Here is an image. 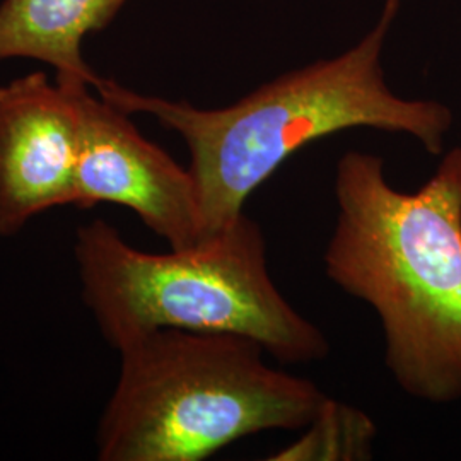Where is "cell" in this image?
Segmentation results:
<instances>
[{
	"instance_id": "obj_2",
	"label": "cell",
	"mask_w": 461,
	"mask_h": 461,
	"mask_svg": "<svg viewBox=\"0 0 461 461\" xmlns=\"http://www.w3.org/2000/svg\"><path fill=\"white\" fill-rule=\"evenodd\" d=\"M402 0H384L378 23L344 53L285 72L222 108L149 96L112 79L95 91L129 115L156 118L190 152L205 238L245 214V203L299 149L348 129L413 137L432 156L445 152L453 112L434 99L395 95L384 77L383 49Z\"/></svg>"
},
{
	"instance_id": "obj_3",
	"label": "cell",
	"mask_w": 461,
	"mask_h": 461,
	"mask_svg": "<svg viewBox=\"0 0 461 461\" xmlns=\"http://www.w3.org/2000/svg\"><path fill=\"white\" fill-rule=\"evenodd\" d=\"M74 257L84 304L115 350L156 330L238 333L282 364L330 354L325 333L297 313L268 272L267 240L241 214L197 247L149 253L110 222L81 226Z\"/></svg>"
},
{
	"instance_id": "obj_5",
	"label": "cell",
	"mask_w": 461,
	"mask_h": 461,
	"mask_svg": "<svg viewBox=\"0 0 461 461\" xmlns=\"http://www.w3.org/2000/svg\"><path fill=\"white\" fill-rule=\"evenodd\" d=\"M72 84L81 120L74 207L122 205L173 249L197 247L205 240L197 195L188 167L150 142L131 115Z\"/></svg>"
},
{
	"instance_id": "obj_4",
	"label": "cell",
	"mask_w": 461,
	"mask_h": 461,
	"mask_svg": "<svg viewBox=\"0 0 461 461\" xmlns=\"http://www.w3.org/2000/svg\"><path fill=\"white\" fill-rule=\"evenodd\" d=\"M101 461H202L265 430H303L327 395L238 333L156 330L116 350Z\"/></svg>"
},
{
	"instance_id": "obj_7",
	"label": "cell",
	"mask_w": 461,
	"mask_h": 461,
	"mask_svg": "<svg viewBox=\"0 0 461 461\" xmlns=\"http://www.w3.org/2000/svg\"><path fill=\"white\" fill-rule=\"evenodd\" d=\"M129 0H4L0 60L33 59L55 68L60 83L99 79L83 57L87 34L106 28Z\"/></svg>"
},
{
	"instance_id": "obj_6",
	"label": "cell",
	"mask_w": 461,
	"mask_h": 461,
	"mask_svg": "<svg viewBox=\"0 0 461 461\" xmlns=\"http://www.w3.org/2000/svg\"><path fill=\"white\" fill-rule=\"evenodd\" d=\"M79 133L72 84L34 72L0 86V238L74 205Z\"/></svg>"
},
{
	"instance_id": "obj_8",
	"label": "cell",
	"mask_w": 461,
	"mask_h": 461,
	"mask_svg": "<svg viewBox=\"0 0 461 461\" xmlns=\"http://www.w3.org/2000/svg\"><path fill=\"white\" fill-rule=\"evenodd\" d=\"M378 426L361 409L325 398L293 445L267 456L270 461L373 460Z\"/></svg>"
},
{
	"instance_id": "obj_1",
	"label": "cell",
	"mask_w": 461,
	"mask_h": 461,
	"mask_svg": "<svg viewBox=\"0 0 461 461\" xmlns=\"http://www.w3.org/2000/svg\"><path fill=\"white\" fill-rule=\"evenodd\" d=\"M325 272L375 310L396 384L434 405L461 400V148L415 192L388 182L378 154L347 150Z\"/></svg>"
}]
</instances>
